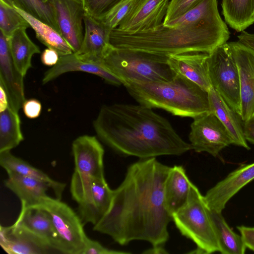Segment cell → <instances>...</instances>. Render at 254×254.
<instances>
[{
	"label": "cell",
	"instance_id": "34",
	"mask_svg": "<svg viewBox=\"0 0 254 254\" xmlns=\"http://www.w3.org/2000/svg\"><path fill=\"white\" fill-rule=\"evenodd\" d=\"M134 0H122L115 5L100 21L111 30L117 28L131 8Z\"/></svg>",
	"mask_w": 254,
	"mask_h": 254
},
{
	"label": "cell",
	"instance_id": "21",
	"mask_svg": "<svg viewBox=\"0 0 254 254\" xmlns=\"http://www.w3.org/2000/svg\"><path fill=\"white\" fill-rule=\"evenodd\" d=\"M81 71L93 74L103 78L107 83L117 86L121 81L102 64L83 61L74 53L60 56L58 63L45 72L42 83L45 84L66 72Z\"/></svg>",
	"mask_w": 254,
	"mask_h": 254
},
{
	"label": "cell",
	"instance_id": "17",
	"mask_svg": "<svg viewBox=\"0 0 254 254\" xmlns=\"http://www.w3.org/2000/svg\"><path fill=\"white\" fill-rule=\"evenodd\" d=\"M0 245L8 254H47L56 253L47 242L14 224L9 226L0 225Z\"/></svg>",
	"mask_w": 254,
	"mask_h": 254
},
{
	"label": "cell",
	"instance_id": "15",
	"mask_svg": "<svg viewBox=\"0 0 254 254\" xmlns=\"http://www.w3.org/2000/svg\"><path fill=\"white\" fill-rule=\"evenodd\" d=\"M85 32L79 50L74 53L80 59L101 64L106 54L114 47L110 43L111 30L100 20L85 14Z\"/></svg>",
	"mask_w": 254,
	"mask_h": 254
},
{
	"label": "cell",
	"instance_id": "16",
	"mask_svg": "<svg viewBox=\"0 0 254 254\" xmlns=\"http://www.w3.org/2000/svg\"><path fill=\"white\" fill-rule=\"evenodd\" d=\"M74 171L86 176L104 178V149L94 136L83 135L72 142Z\"/></svg>",
	"mask_w": 254,
	"mask_h": 254
},
{
	"label": "cell",
	"instance_id": "35",
	"mask_svg": "<svg viewBox=\"0 0 254 254\" xmlns=\"http://www.w3.org/2000/svg\"><path fill=\"white\" fill-rule=\"evenodd\" d=\"M201 0H170L163 24L167 26L194 7Z\"/></svg>",
	"mask_w": 254,
	"mask_h": 254
},
{
	"label": "cell",
	"instance_id": "1",
	"mask_svg": "<svg viewBox=\"0 0 254 254\" xmlns=\"http://www.w3.org/2000/svg\"><path fill=\"white\" fill-rule=\"evenodd\" d=\"M171 168L155 157L131 164L122 183L113 190L108 211L93 230L109 236L121 245L137 240L164 246L172 221L164 197Z\"/></svg>",
	"mask_w": 254,
	"mask_h": 254
},
{
	"label": "cell",
	"instance_id": "36",
	"mask_svg": "<svg viewBox=\"0 0 254 254\" xmlns=\"http://www.w3.org/2000/svg\"><path fill=\"white\" fill-rule=\"evenodd\" d=\"M128 252L116 251L108 249L99 242L87 237L82 254H128Z\"/></svg>",
	"mask_w": 254,
	"mask_h": 254
},
{
	"label": "cell",
	"instance_id": "20",
	"mask_svg": "<svg viewBox=\"0 0 254 254\" xmlns=\"http://www.w3.org/2000/svg\"><path fill=\"white\" fill-rule=\"evenodd\" d=\"M113 195L104 178H94L89 195L78 204L79 215L84 224H96L108 211Z\"/></svg>",
	"mask_w": 254,
	"mask_h": 254
},
{
	"label": "cell",
	"instance_id": "5",
	"mask_svg": "<svg viewBox=\"0 0 254 254\" xmlns=\"http://www.w3.org/2000/svg\"><path fill=\"white\" fill-rule=\"evenodd\" d=\"M169 56L113 47L101 64L126 86L133 83L168 82L176 74L170 67Z\"/></svg>",
	"mask_w": 254,
	"mask_h": 254
},
{
	"label": "cell",
	"instance_id": "31",
	"mask_svg": "<svg viewBox=\"0 0 254 254\" xmlns=\"http://www.w3.org/2000/svg\"><path fill=\"white\" fill-rule=\"evenodd\" d=\"M13 6L19 8L50 25L59 33L53 10L48 3L43 0H11Z\"/></svg>",
	"mask_w": 254,
	"mask_h": 254
},
{
	"label": "cell",
	"instance_id": "12",
	"mask_svg": "<svg viewBox=\"0 0 254 254\" xmlns=\"http://www.w3.org/2000/svg\"><path fill=\"white\" fill-rule=\"evenodd\" d=\"M228 44L239 70L241 117L245 122L254 116V50L239 41Z\"/></svg>",
	"mask_w": 254,
	"mask_h": 254
},
{
	"label": "cell",
	"instance_id": "29",
	"mask_svg": "<svg viewBox=\"0 0 254 254\" xmlns=\"http://www.w3.org/2000/svg\"><path fill=\"white\" fill-rule=\"evenodd\" d=\"M222 254H244L247 247L241 235H238L230 227L222 212L210 210Z\"/></svg>",
	"mask_w": 254,
	"mask_h": 254
},
{
	"label": "cell",
	"instance_id": "23",
	"mask_svg": "<svg viewBox=\"0 0 254 254\" xmlns=\"http://www.w3.org/2000/svg\"><path fill=\"white\" fill-rule=\"evenodd\" d=\"M191 183L182 166L171 167L164 188L165 206L171 215L186 202Z\"/></svg>",
	"mask_w": 254,
	"mask_h": 254
},
{
	"label": "cell",
	"instance_id": "25",
	"mask_svg": "<svg viewBox=\"0 0 254 254\" xmlns=\"http://www.w3.org/2000/svg\"><path fill=\"white\" fill-rule=\"evenodd\" d=\"M0 165L7 173L15 172L46 183L53 190L56 198L59 199L62 198L65 184L52 179L42 171L13 155L10 150L0 152Z\"/></svg>",
	"mask_w": 254,
	"mask_h": 254
},
{
	"label": "cell",
	"instance_id": "32",
	"mask_svg": "<svg viewBox=\"0 0 254 254\" xmlns=\"http://www.w3.org/2000/svg\"><path fill=\"white\" fill-rule=\"evenodd\" d=\"M30 27L28 22L16 9L0 0V29L9 38L16 30Z\"/></svg>",
	"mask_w": 254,
	"mask_h": 254
},
{
	"label": "cell",
	"instance_id": "3",
	"mask_svg": "<svg viewBox=\"0 0 254 254\" xmlns=\"http://www.w3.org/2000/svg\"><path fill=\"white\" fill-rule=\"evenodd\" d=\"M230 32L218 9L196 21L173 27L163 23L154 29L129 33L115 28L110 33L114 47L169 56L187 52L210 54L225 44Z\"/></svg>",
	"mask_w": 254,
	"mask_h": 254
},
{
	"label": "cell",
	"instance_id": "14",
	"mask_svg": "<svg viewBox=\"0 0 254 254\" xmlns=\"http://www.w3.org/2000/svg\"><path fill=\"white\" fill-rule=\"evenodd\" d=\"M24 76L17 68L11 54L9 38L0 32V85L5 89L9 107L18 112L25 101Z\"/></svg>",
	"mask_w": 254,
	"mask_h": 254
},
{
	"label": "cell",
	"instance_id": "2",
	"mask_svg": "<svg viewBox=\"0 0 254 254\" xmlns=\"http://www.w3.org/2000/svg\"><path fill=\"white\" fill-rule=\"evenodd\" d=\"M93 126L103 142L125 156L147 159L191 150L166 118L140 104L103 105Z\"/></svg>",
	"mask_w": 254,
	"mask_h": 254
},
{
	"label": "cell",
	"instance_id": "33",
	"mask_svg": "<svg viewBox=\"0 0 254 254\" xmlns=\"http://www.w3.org/2000/svg\"><path fill=\"white\" fill-rule=\"evenodd\" d=\"M123 0H81L85 13L100 20Z\"/></svg>",
	"mask_w": 254,
	"mask_h": 254
},
{
	"label": "cell",
	"instance_id": "41",
	"mask_svg": "<svg viewBox=\"0 0 254 254\" xmlns=\"http://www.w3.org/2000/svg\"><path fill=\"white\" fill-rule=\"evenodd\" d=\"M239 41L254 50V34L243 31L238 36Z\"/></svg>",
	"mask_w": 254,
	"mask_h": 254
},
{
	"label": "cell",
	"instance_id": "44",
	"mask_svg": "<svg viewBox=\"0 0 254 254\" xmlns=\"http://www.w3.org/2000/svg\"><path fill=\"white\" fill-rule=\"evenodd\" d=\"M251 24H253L254 23V12L252 15L251 20Z\"/></svg>",
	"mask_w": 254,
	"mask_h": 254
},
{
	"label": "cell",
	"instance_id": "37",
	"mask_svg": "<svg viewBox=\"0 0 254 254\" xmlns=\"http://www.w3.org/2000/svg\"><path fill=\"white\" fill-rule=\"evenodd\" d=\"M22 108L24 114L29 119L38 118L42 110L40 102L35 99L25 100L23 104Z\"/></svg>",
	"mask_w": 254,
	"mask_h": 254
},
{
	"label": "cell",
	"instance_id": "43",
	"mask_svg": "<svg viewBox=\"0 0 254 254\" xmlns=\"http://www.w3.org/2000/svg\"><path fill=\"white\" fill-rule=\"evenodd\" d=\"M145 254H166L168 252L165 249L164 246H152L149 248L142 252Z\"/></svg>",
	"mask_w": 254,
	"mask_h": 254
},
{
	"label": "cell",
	"instance_id": "19",
	"mask_svg": "<svg viewBox=\"0 0 254 254\" xmlns=\"http://www.w3.org/2000/svg\"><path fill=\"white\" fill-rule=\"evenodd\" d=\"M13 224L44 240L59 253L58 236L51 216L41 207L21 205L19 215Z\"/></svg>",
	"mask_w": 254,
	"mask_h": 254
},
{
	"label": "cell",
	"instance_id": "11",
	"mask_svg": "<svg viewBox=\"0 0 254 254\" xmlns=\"http://www.w3.org/2000/svg\"><path fill=\"white\" fill-rule=\"evenodd\" d=\"M170 1V0H135L117 28L129 33L155 29L163 23Z\"/></svg>",
	"mask_w": 254,
	"mask_h": 254
},
{
	"label": "cell",
	"instance_id": "10",
	"mask_svg": "<svg viewBox=\"0 0 254 254\" xmlns=\"http://www.w3.org/2000/svg\"><path fill=\"white\" fill-rule=\"evenodd\" d=\"M59 33L77 52L82 45L84 34L82 21L85 12L81 0H49Z\"/></svg>",
	"mask_w": 254,
	"mask_h": 254
},
{
	"label": "cell",
	"instance_id": "6",
	"mask_svg": "<svg viewBox=\"0 0 254 254\" xmlns=\"http://www.w3.org/2000/svg\"><path fill=\"white\" fill-rule=\"evenodd\" d=\"M172 221L181 234L196 246L189 254L220 252L215 226L204 196L192 182L185 204L172 215Z\"/></svg>",
	"mask_w": 254,
	"mask_h": 254
},
{
	"label": "cell",
	"instance_id": "24",
	"mask_svg": "<svg viewBox=\"0 0 254 254\" xmlns=\"http://www.w3.org/2000/svg\"><path fill=\"white\" fill-rule=\"evenodd\" d=\"M7 175L4 185L19 198L21 205H37L47 196L46 191L50 186L46 183L15 172H9Z\"/></svg>",
	"mask_w": 254,
	"mask_h": 254
},
{
	"label": "cell",
	"instance_id": "4",
	"mask_svg": "<svg viewBox=\"0 0 254 254\" xmlns=\"http://www.w3.org/2000/svg\"><path fill=\"white\" fill-rule=\"evenodd\" d=\"M125 87L139 104L174 116L193 119L211 111L208 92L181 75L168 82L133 83Z\"/></svg>",
	"mask_w": 254,
	"mask_h": 254
},
{
	"label": "cell",
	"instance_id": "39",
	"mask_svg": "<svg viewBox=\"0 0 254 254\" xmlns=\"http://www.w3.org/2000/svg\"><path fill=\"white\" fill-rule=\"evenodd\" d=\"M60 55L54 49L47 48L42 53L41 60L42 64L47 66H54L59 60Z\"/></svg>",
	"mask_w": 254,
	"mask_h": 254
},
{
	"label": "cell",
	"instance_id": "7",
	"mask_svg": "<svg viewBox=\"0 0 254 254\" xmlns=\"http://www.w3.org/2000/svg\"><path fill=\"white\" fill-rule=\"evenodd\" d=\"M50 215L58 236V251L64 254H82L87 236L80 216L61 199L48 195L37 205Z\"/></svg>",
	"mask_w": 254,
	"mask_h": 254
},
{
	"label": "cell",
	"instance_id": "9",
	"mask_svg": "<svg viewBox=\"0 0 254 254\" xmlns=\"http://www.w3.org/2000/svg\"><path fill=\"white\" fill-rule=\"evenodd\" d=\"M193 120L189 135L191 150L217 157L222 149L233 144L229 132L212 112L198 116Z\"/></svg>",
	"mask_w": 254,
	"mask_h": 254
},
{
	"label": "cell",
	"instance_id": "13",
	"mask_svg": "<svg viewBox=\"0 0 254 254\" xmlns=\"http://www.w3.org/2000/svg\"><path fill=\"white\" fill-rule=\"evenodd\" d=\"M254 180V162L241 165L210 188L204 196L212 211L222 212L228 202Z\"/></svg>",
	"mask_w": 254,
	"mask_h": 254
},
{
	"label": "cell",
	"instance_id": "22",
	"mask_svg": "<svg viewBox=\"0 0 254 254\" xmlns=\"http://www.w3.org/2000/svg\"><path fill=\"white\" fill-rule=\"evenodd\" d=\"M211 111L219 119L229 132L233 144L247 150L251 149L244 133V122L241 116L233 110L211 87L208 91Z\"/></svg>",
	"mask_w": 254,
	"mask_h": 254
},
{
	"label": "cell",
	"instance_id": "8",
	"mask_svg": "<svg viewBox=\"0 0 254 254\" xmlns=\"http://www.w3.org/2000/svg\"><path fill=\"white\" fill-rule=\"evenodd\" d=\"M207 64L212 87L241 116L239 73L227 42L209 54Z\"/></svg>",
	"mask_w": 254,
	"mask_h": 254
},
{
	"label": "cell",
	"instance_id": "40",
	"mask_svg": "<svg viewBox=\"0 0 254 254\" xmlns=\"http://www.w3.org/2000/svg\"><path fill=\"white\" fill-rule=\"evenodd\" d=\"M244 133L247 141L254 144V116L244 122Z\"/></svg>",
	"mask_w": 254,
	"mask_h": 254
},
{
	"label": "cell",
	"instance_id": "28",
	"mask_svg": "<svg viewBox=\"0 0 254 254\" xmlns=\"http://www.w3.org/2000/svg\"><path fill=\"white\" fill-rule=\"evenodd\" d=\"M221 6L225 22L237 32H243L252 25L254 0H222Z\"/></svg>",
	"mask_w": 254,
	"mask_h": 254
},
{
	"label": "cell",
	"instance_id": "18",
	"mask_svg": "<svg viewBox=\"0 0 254 254\" xmlns=\"http://www.w3.org/2000/svg\"><path fill=\"white\" fill-rule=\"evenodd\" d=\"M209 54L202 52H187L170 55L168 63L176 74L181 75L204 90L212 87L207 64Z\"/></svg>",
	"mask_w": 254,
	"mask_h": 254
},
{
	"label": "cell",
	"instance_id": "42",
	"mask_svg": "<svg viewBox=\"0 0 254 254\" xmlns=\"http://www.w3.org/2000/svg\"><path fill=\"white\" fill-rule=\"evenodd\" d=\"M9 106L7 94L4 88L0 85V112Z\"/></svg>",
	"mask_w": 254,
	"mask_h": 254
},
{
	"label": "cell",
	"instance_id": "27",
	"mask_svg": "<svg viewBox=\"0 0 254 254\" xmlns=\"http://www.w3.org/2000/svg\"><path fill=\"white\" fill-rule=\"evenodd\" d=\"M34 30L36 38L48 48L56 51L60 56L73 53L68 43L56 29L24 11L15 7Z\"/></svg>",
	"mask_w": 254,
	"mask_h": 254
},
{
	"label": "cell",
	"instance_id": "26",
	"mask_svg": "<svg viewBox=\"0 0 254 254\" xmlns=\"http://www.w3.org/2000/svg\"><path fill=\"white\" fill-rule=\"evenodd\" d=\"M26 29L19 28L9 38L10 50L14 63L24 76L32 66L33 55L41 53L39 47L28 37Z\"/></svg>",
	"mask_w": 254,
	"mask_h": 254
},
{
	"label": "cell",
	"instance_id": "45",
	"mask_svg": "<svg viewBox=\"0 0 254 254\" xmlns=\"http://www.w3.org/2000/svg\"><path fill=\"white\" fill-rule=\"evenodd\" d=\"M49 0H43L44 2H47Z\"/></svg>",
	"mask_w": 254,
	"mask_h": 254
},
{
	"label": "cell",
	"instance_id": "38",
	"mask_svg": "<svg viewBox=\"0 0 254 254\" xmlns=\"http://www.w3.org/2000/svg\"><path fill=\"white\" fill-rule=\"evenodd\" d=\"M237 229L241 235L247 248L254 252V227L238 226Z\"/></svg>",
	"mask_w": 254,
	"mask_h": 254
},
{
	"label": "cell",
	"instance_id": "30",
	"mask_svg": "<svg viewBox=\"0 0 254 254\" xmlns=\"http://www.w3.org/2000/svg\"><path fill=\"white\" fill-rule=\"evenodd\" d=\"M23 139L18 112L9 106L0 112V152L11 150Z\"/></svg>",
	"mask_w": 254,
	"mask_h": 254
}]
</instances>
